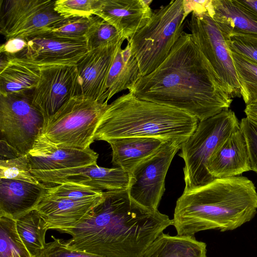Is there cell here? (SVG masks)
Here are the masks:
<instances>
[{
	"label": "cell",
	"mask_w": 257,
	"mask_h": 257,
	"mask_svg": "<svg viewBox=\"0 0 257 257\" xmlns=\"http://www.w3.org/2000/svg\"><path fill=\"white\" fill-rule=\"evenodd\" d=\"M128 92L184 111L199 121L228 109L232 101L192 35L185 32L162 63Z\"/></svg>",
	"instance_id": "6da1fadb"
},
{
	"label": "cell",
	"mask_w": 257,
	"mask_h": 257,
	"mask_svg": "<svg viewBox=\"0 0 257 257\" xmlns=\"http://www.w3.org/2000/svg\"><path fill=\"white\" fill-rule=\"evenodd\" d=\"M103 199L74 227L70 248L103 257H141L173 220L145 208L131 197L127 189L104 191Z\"/></svg>",
	"instance_id": "7a4b0ae2"
},
{
	"label": "cell",
	"mask_w": 257,
	"mask_h": 257,
	"mask_svg": "<svg viewBox=\"0 0 257 257\" xmlns=\"http://www.w3.org/2000/svg\"><path fill=\"white\" fill-rule=\"evenodd\" d=\"M256 213L257 192L250 180L242 176L217 178L183 192L176 202L173 225L180 235L226 231L250 221Z\"/></svg>",
	"instance_id": "3957f363"
},
{
	"label": "cell",
	"mask_w": 257,
	"mask_h": 257,
	"mask_svg": "<svg viewBox=\"0 0 257 257\" xmlns=\"http://www.w3.org/2000/svg\"><path fill=\"white\" fill-rule=\"evenodd\" d=\"M199 120L184 111L142 100L131 92L108 104L94 134V141L150 137L185 142Z\"/></svg>",
	"instance_id": "277c9868"
},
{
	"label": "cell",
	"mask_w": 257,
	"mask_h": 257,
	"mask_svg": "<svg viewBox=\"0 0 257 257\" xmlns=\"http://www.w3.org/2000/svg\"><path fill=\"white\" fill-rule=\"evenodd\" d=\"M186 18L183 0L172 1L153 12L147 24L127 40L142 77L167 58L183 32Z\"/></svg>",
	"instance_id": "5b68a950"
},
{
	"label": "cell",
	"mask_w": 257,
	"mask_h": 257,
	"mask_svg": "<svg viewBox=\"0 0 257 257\" xmlns=\"http://www.w3.org/2000/svg\"><path fill=\"white\" fill-rule=\"evenodd\" d=\"M239 126L235 113L224 110L199 121L194 133L182 144L179 156L184 161L185 188L187 192L215 179L209 172V160L217 148Z\"/></svg>",
	"instance_id": "8992f818"
},
{
	"label": "cell",
	"mask_w": 257,
	"mask_h": 257,
	"mask_svg": "<svg viewBox=\"0 0 257 257\" xmlns=\"http://www.w3.org/2000/svg\"><path fill=\"white\" fill-rule=\"evenodd\" d=\"M107 105L81 95L73 96L48 119L42 134L56 144L89 148Z\"/></svg>",
	"instance_id": "52a82bcc"
},
{
	"label": "cell",
	"mask_w": 257,
	"mask_h": 257,
	"mask_svg": "<svg viewBox=\"0 0 257 257\" xmlns=\"http://www.w3.org/2000/svg\"><path fill=\"white\" fill-rule=\"evenodd\" d=\"M33 90L0 94L1 140L22 155L29 153L45 124L42 113L33 102Z\"/></svg>",
	"instance_id": "ba28073f"
},
{
	"label": "cell",
	"mask_w": 257,
	"mask_h": 257,
	"mask_svg": "<svg viewBox=\"0 0 257 257\" xmlns=\"http://www.w3.org/2000/svg\"><path fill=\"white\" fill-rule=\"evenodd\" d=\"M56 1L1 0L0 33L7 40L27 39L48 33L63 20L54 9Z\"/></svg>",
	"instance_id": "9c48e42d"
},
{
	"label": "cell",
	"mask_w": 257,
	"mask_h": 257,
	"mask_svg": "<svg viewBox=\"0 0 257 257\" xmlns=\"http://www.w3.org/2000/svg\"><path fill=\"white\" fill-rule=\"evenodd\" d=\"M188 25L194 41L219 76L230 97H241L231 51L225 37L208 12H192Z\"/></svg>",
	"instance_id": "30bf717a"
},
{
	"label": "cell",
	"mask_w": 257,
	"mask_h": 257,
	"mask_svg": "<svg viewBox=\"0 0 257 257\" xmlns=\"http://www.w3.org/2000/svg\"><path fill=\"white\" fill-rule=\"evenodd\" d=\"M182 144L175 141L165 142L157 153L132 170L128 188L132 199L145 208L158 210L165 190L167 173Z\"/></svg>",
	"instance_id": "8fae6325"
},
{
	"label": "cell",
	"mask_w": 257,
	"mask_h": 257,
	"mask_svg": "<svg viewBox=\"0 0 257 257\" xmlns=\"http://www.w3.org/2000/svg\"><path fill=\"white\" fill-rule=\"evenodd\" d=\"M77 95L80 92L76 64L41 67L40 79L33 90L32 98L44 116L45 124L71 98Z\"/></svg>",
	"instance_id": "7c38bea8"
},
{
	"label": "cell",
	"mask_w": 257,
	"mask_h": 257,
	"mask_svg": "<svg viewBox=\"0 0 257 257\" xmlns=\"http://www.w3.org/2000/svg\"><path fill=\"white\" fill-rule=\"evenodd\" d=\"M31 172L40 182L72 184L101 192L127 189L131 180V173L128 172L119 167H99L97 163L59 170Z\"/></svg>",
	"instance_id": "4fadbf2b"
},
{
	"label": "cell",
	"mask_w": 257,
	"mask_h": 257,
	"mask_svg": "<svg viewBox=\"0 0 257 257\" xmlns=\"http://www.w3.org/2000/svg\"><path fill=\"white\" fill-rule=\"evenodd\" d=\"M30 171H55L97 163L98 155L90 148L80 149L56 144L41 134L27 154Z\"/></svg>",
	"instance_id": "5bb4252c"
},
{
	"label": "cell",
	"mask_w": 257,
	"mask_h": 257,
	"mask_svg": "<svg viewBox=\"0 0 257 257\" xmlns=\"http://www.w3.org/2000/svg\"><path fill=\"white\" fill-rule=\"evenodd\" d=\"M88 52L86 40L59 38L44 34L28 39V46L21 57L40 66L76 64Z\"/></svg>",
	"instance_id": "9a60e30c"
},
{
	"label": "cell",
	"mask_w": 257,
	"mask_h": 257,
	"mask_svg": "<svg viewBox=\"0 0 257 257\" xmlns=\"http://www.w3.org/2000/svg\"><path fill=\"white\" fill-rule=\"evenodd\" d=\"M151 1L97 0L94 15L113 26L125 39L145 26L153 12Z\"/></svg>",
	"instance_id": "2e32d148"
},
{
	"label": "cell",
	"mask_w": 257,
	"mask_h": 257,
	"mask_svg": "<svg viewBox=\"0 0 257 257\" xmlns=\"http://www.w3.org/2000/svg\"><path fill=\"white\" fill-rule=\"evenodd\" d=\"M103 199V193L94 198L77 200L54 196L46 192L35 209L46 221L49 229L62 232L84 219Z\"/></svg>",
	"instance_id": "e0dca14e"
},
{
	"label": "cell",
	"mask_w": 257,
	"mask_h": 257,
	"mask_svg": "<svg viewBox=\"0 0 257 257\" xmlns=\"http://www.w3.org/2000/svg\"><path fill=\"white\" fill-rule=\"evenodd\" d=\"M120 42L117 45L89 51L77 63L80 95L99 102L108 71Z\"/></svg>",
	"instance_id": "ac0fdd59"
},
{
	"label": "cell",
	"mask_w": 257,
	"mask_h": 257,
	"mask_svg": "<svg viewBox=\"0 0 257 257\" xmlns=\"http://www.w3.org/2000/svg\"><path fill=\"white\" fill-rule=\"evenodd\" d=\"M207 169L215 179L238 176L251 171L247 143L240 126L215 151Z\"/></svg>",
	"instance_id": "d6986e66"
},
{
	"label": "cell",
	"mask_w": 257,
	"mask_h": 257,
	"mask_svg": "<svg viewBox=\"0 0 257 257\" xmlns=\"http://www.w3.org/2000/svg\"><path fill=\"white\" fill-rule=\"evenodd\" d=\"M48 188L41 182L0 179V216L16 220L35 209Z\"/></svg>",
	"instance_id": "ffe728a7"
},
{
	"label": "cell",
	"mask_w": 257,
	"mask_h": 257,
	"mask_svg": "<svg viewBox=\"0 0 257 257\" xmlns=\"http://www.w3.org/2000/svg\"><path fill=\"white\" fill-rule=\"evenodd\" d=\"M208 13L225 37L257 35V15L236 0H211Z\"/></svg>",
	"instance_id": "44dd1931"
},
{
	"label": "cell",
	"mask_w": 257,
	"mask_h": 257,
	"mask_svg": "<svg viewBox=\"0 0 257 257\" xmlns=\"http://www.w3.org/2000/svg\"><path fill=\"white\" fill-rule=\"evenodd\" d=\"M2 54V53H1ZM0 62V94L32 90L40 77L41 66L24 57L2 54Z\"/></svg>",
	"instance_id": "7402d4cb"
},
{
	"label": "cell",
	"mask_w": 257,
	"mask_h": 257,
	"mask_svg": "<svg viewBox=\"0 0 257 257\" xmlns=\"http://www.w3.org/2000/svg\"><path fill=\"white\" fill-rule=\"evenodd\" d=\"M119 44L106 78L99 102L107 103L115 94L128 90L142 77L138 62L133 56L130 44L123 49Z\"/></svg>",
	"instance_id": "603a6c76"
},
{
	"label": "cell",
	"mask_w": 257,
	"mask_h": 257,
	"mask_svg": "<svg viewBox=\"0 0 257 257\" xmlns=\"http://www.w3.org/2000/svg\"><path fill=\"white\" fill-rule=\"evenodd\" d=\"M112 163L131 173L141 162L157 153L166 141L156 138L127 137L108 140Z\"/></svg>",
	"instance_id": "cb8c5ba5"
},
{
	"label": "cell",
	"mask_w": 257,
	"mask_h": 257,
	"mask_svg": "<svg viewBox=\"0 0 257 257\" xmlns=\"http://www.w3.org/2000/svg\"><path fill=\"white\" fill-rule=\"evenodd\" d=\"M206 244L194 236H172L162 232L141 257H206Z\"/></svg>",
	"instance_id": "d4e9b609"
},
{
	"label": "cell",
	"mask_w": 257,
	"mask_h": 257,
	"mask_svg": "<svg viewBox=\"0 0 257 257\" xmlns=\"http://www.w3.org/2000/svg\"><path fill=\"white\" fill-rule=\"evenodd\" d=\"M15 221L19 235L33 256L46 245L45 235L49 229L46 221L36 209L24 214Z\"/></svg>",
	"instance_id": "484cf974"
},
{
	"label": "cell",
	"mask_w": 257,
	"mask_h": 257,
	"mask_svg": "<svg viewBox=\"0 0 257 257\" xmlns=\"http://www.w3.org/2000/svg\"><path fill=\"white\" fill-rule=\"evenodd\" d=\"M0 144V179L40 183L31 172L27 155L21 154L3 140Z\"/></svg>",
	"instance_id": "4316f807"
},
{
	"label": "cell",
	"mask_w": 257,
	"mask_h": 257,
	"mask_svg": "<svg viewBox=\"0 0 257 257\" xmlns=\"http://www.w3.org/2000/svg\"><path fill=\"white\" fill-rule=\"evenodd\" d=\"M240 89L245 105L257 101V63L231 51Z\"/></svg>",
	"instance_id": "83f0119b"
},
{
	"label": "cell",
	"mask_w": 257,
	"mask_h": 257,
	"mask_svg": "<svg viewBox=\"0 0 257 257\" xmlns=\"http://www.w3.org/2000/svg\"><path fill=\"white\" fill-rule=\"evenodd\" d=\"M0 257H33L17 231L15 220L0 216Z\"/></svg>",
	"instance_id": "f1b7e54d"
},
{
	"label": "cell",
	"mask_w": 257,
	"mask_h": 257,
	"mask_svg": "<svg viewBox=\"0 0 257 257\" xmlns=\"http://www.w3.org/2000/svg\"><path fill=\"white\" fill-rule=\"evenodd\" d=\"M99 18L95 15L65 18L54 26L47 34L59 38L86 40L88 30Z\"/></svg>",
	"instance_id": "f546056e"
},
{
	"label": "cell",
	"mask_w": 257,
	"mask_h": 257,
	"mask_svg": "<svg viewBox=\"0 0 257 257\" xmlns=\"http://www.w3.org/2000/svg\"><path fill=\"white\" fill-rule=\"evenodd\" d=\"M85 38L88 51L117 45L125 40L113 26L101 18L90 27Z\"/></svg>",
	"instance_id": "4dcf8cb0"
},
{
	"label": "cell",
	"mask_w": 257,
	"mask_h": 257,
	"mask_svg": "<svg viewBox=\"0 0 257 257\" xmlns=\"http://www.w3.org/2000/svg\"><path fill=\"white\" fill-rule=\"evenodd\" d=\"M97 0H58L55 10L64 18L94 15Z\"/></svg>",
	"instance_id": "1f68e13d"
},
{
	"label": "cell",
	"mask_w": 257,
	"mask_h": 257,
	"mask_svg": "<svg viewBox=\"0 0 257 257\" xmlns=\"http://www.w3.org/2000/svg\"><path fill=\"white\" fill-rule=\"evenodd\" d=\"M225 37L231 51L257 63V35L234 34Z\"/></svg>",
	"instance_id": "d6a6232c"
},
{
	"label": "cell",
	"mask_w": 257,
	"mask_h": 257,
	"mask_svg": "<svg viewBox=\"0 0 257 257\" xmlns=\"http://www.w3.org/2000/svg\"><path fill=\"white\" fill-rule=\"evenodd\" d=\"M48 194L59 197L73 199H84L101 195L103 192L75 184L63 183L54 187H49Z\"/></svg>",
	"instance_id": "836d02e7"
},
{
	"label": "cell",
	"mask_w": 257,
	"mask_h": 257,
	"mask_svg": "<svg viewBox=\"0 0 257 257\" xmlns=\"http://www.w3.org/2000/svg\"><path fill=\"white\" fill-rule=\"evenodd\" d=\"M52 237L53 241L46 243L33 257H103L70 248L63 239Z\"/></svg>",
	"instance_id": "e575fe53"
},
{
	"label": "cell",
	"mask_w": 257,
	"mask_h": 257,
	"mask_svg": "<svg viewBox=\"0 0 257 257\" xmlns=\"http://www.w3.org/2000/svg\"><path fill=\"white\" fill-rule=\"evenodd\" d=\"M239 126L247 143L251 171L257 173V124L245 117L241 119Z\"/></svg>",
	"instance_id": "d590c367"
},
{
	"label": "cell",
	"mask_w": 257,
	"mask_h": 257,
	"mask_svg": "<svg viewBox=\"0 0 257 257\" xmlns=\"http://www.w3.org/2000/svg\"><path fill=\"white\" fill-rule=\"evenodd\" d=\"M28 46V39L17 37L10 39L0 47V52L9 57H17L18 54H23Z\"/></svg>",
	"instance_id": "8d00e7d4"
},
{
	"label": "cell",
	"mask_w": 257,
	"mask_h": 257,
	"mask_svg": "<svg viewBox=\"0 0 257 257\" xmlns=\"http://www.w3.org/2000/svg\"><path fill=\"white\" fill-rule=\"evenodd\" d=\"M211 0L188 1L183 0V5L186 18L191 13H202L208 12Z\"/></svg>",
	"instance_id": "74e56055"
},
{
	"label": "cell",
	"mask_w": 257,
	"mask_h": 257,
	"mask_svg": "<svg viewBox=\"0 0 257 257\" xmlns=\"http://www.w3.org/2000/svg\"><path fill=\"white\" fill-rule=\"evenodd\" d=\"M244 111L246 117L257 124V101L246 105Z\"/></svg>",
	"instance_id": "f35d334b"
},
{
	"label": "cell",
	"mask_w": 257,
	"mask_h": 257,
	"mask_svg": "<svg viewBox=\"0 0 257 257\" xmlns=\"http://www.w3.org/2000/svg\"><path fill=\"white\" fill-rule=\"evenodd\" d=\"M236 2L257 15V0H236Z\"/></svg>",
	"instance_id": "ab89813d"
}]
</instances>
